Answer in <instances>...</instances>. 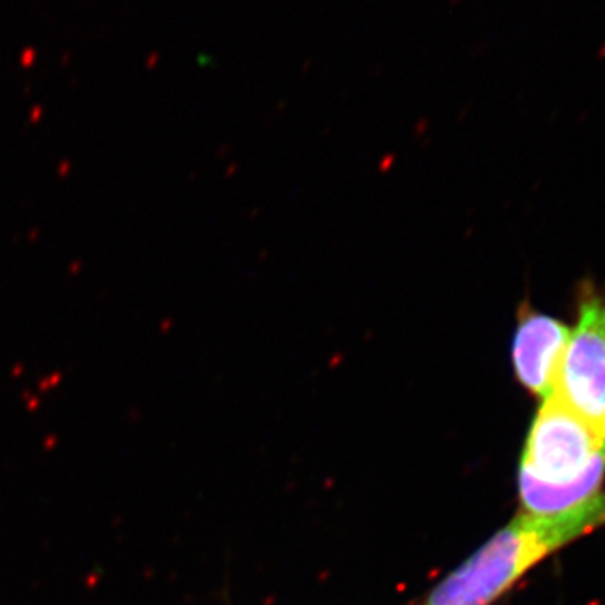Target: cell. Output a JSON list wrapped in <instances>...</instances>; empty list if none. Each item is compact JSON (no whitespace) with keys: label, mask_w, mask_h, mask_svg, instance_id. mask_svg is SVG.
<instances>
[{"label":"cell","mask_w":605,"mask_h":605,"mask_svg":"<svg viewBox=\"0 0 605 605\" xmlns=\"http://www.w3.org/2000/svg\"><path fill=\"white\" fill-rule=\"evenodd\" d=\"M602 524V494L562 515H520L437 585L425 605H491L545 556Z\"/></svg>","instance_id":"2"},{"label":"cell","mask_w":605,"mask_h":605,"mask_svg":"<svg viewBox=\"0 0 605 605\" xmlns=\"http://www.w3.org/2000/svg\"><path fill=\"white\" fill-rule=\"evenodd\" d=\"M605 476V435L551 397L537 412L520 468L528 515L555 516L598 496Z\"/></svg>","instance_id":"1"},{"label":"cell","mask_w":605,"mask_h":605,"mask_svg":"<svg viewBox=\"0 0 605 605\" xmlns=\"http://www.w3.org/2000/svg\"><path fill=\"white\" fill-rule=\"evenodd\" d=\"M550 397L605 435V299H580Z\"/></svg>","instance_id":"3"},{"label":"cell","mask_w":605,"mask_h":605,"mask_svg":"<svg viewBox=\"0 0 605 605\" xmlns=\"http://www.w3.org/2000/svg\"><path fill=\"white\" fill-rule=\"evenodd\" d=\"M570 328L553 316L523 309L513 333L511 361L516 378L531 394L548 399Z\"/></svg>","instance_id":"4"}]
</instances>
